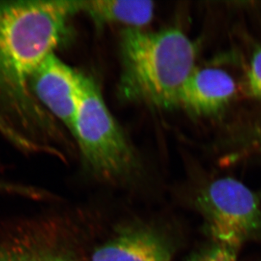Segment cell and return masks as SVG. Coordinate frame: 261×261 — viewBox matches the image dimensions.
Here are the masks:
<instances>
[{
	"label": "cell",
	"instance_id": "4",
	"mask_svg": "<svg viewBox=\"0 0 261 261\" xmlns=\"http://www.w3.org/2000/svg\"><path fill=\"white\" fill-rule=\"evenodd\" d=\"M186 195L211 241L237 251L249 242L261 243V195L244 182L232 177H205Z\"/></svg>",
	"mask_w": 261,
	"mask_h": 261
},
{
	"label": "cell",
	"instance_id": "11",
	"mask_svg": "<svg viewBox=\"0 0 261 261\" xmlns=\"http://www.w3.org/2000/svg\"><path fill=\"white\" fill-rule=\"evenodd\" d=\"M186 261H239V251L209 240L192 252Z\"/></svg>",
	"mask_w": 261,
	"mask_h": 261
},
{
	"label": "cell",
	"instance_id": "6",
	"mask_svg": "<svg viewBox=\"0 0 261 261\" xmlns=\"http://www.w3.org/2000/svg\"><path fill=\"white\" fill-rule=\"evenodd\" d=\"M85 74L62 61L55 53L36 69L30 88L46 111L73 134Z\"/></svg>",
	"mask_w": 261,
	"mask_h": 261
},
{
	"label": "cell",
	"instance_id": "5",
	"mask_svg": "<svg viewBox=\"0 0 261 261\" xmlns=\"http://www.w3.org/2000/svg\"><path fill=\"white\" fill-rule=\"evenodd\" d=\"M181 244V234L168 222L130 220L96 245L89 261H172Z\"/></svg>",
	"mask_w": 261,
	"mask_h": 261
},
{
	"label": "cell",
	"instance_id": "2",
	"mask_svg": "<svg viewBox=\"0 0 261 261\" xmlns=\"http://www.w3.org/2000/svg\"><path fill=\"white\" fill-rule=\"evenodd\" d=\"M118 96L156 109L177 107L180 91L195 70L197 47L184 31L123 30L119 42Z\"/></svg>",
	"mask_w": 261,
	"mask_h": 261
},
{
	"label": "cell",
	"instance_id": "3",
	"mask_svg": "<svg viewBox=\"0 0 261 261\" xmlns=\"http://www.w3.org/2000/svg\"><path fill=\"white\" fill-rule=\"evenodd\" d=\"M72 136L85 169L100 182L129 185L142 175L136 149L107 106L97 83L86 74Z\"/></svg>",
	"mask_w": 261,
	"mask_h": 261
},
{
	"label": "cell",
	"instance_id": "13",
	"mask_svg": "<svg viewBox=\"0 0 261 261\" xmlns=\"http://www.w3.org/2000/svg\"><path fill=\"white\" fill-rule=\"evenodd\" d=\"M1 190L5 191V192L15 193V194H20V195H27V196H33V198H41L42 196L40 190L0 181V191Z\"/></svg>",
	"mask_w": 261,
	"mask_h": 261
},
{
	"label": "cell",
	"instance_id": "10",
	"mask_svg": "<svg viewBox=\"0 0 261 261\" xmlns=\"http://www.w3.org/2000/svg\"><path fill=\"white\" fill-rule=\"evenodd\" d=\"M0 135L22 152L28 154H48L63 159L64 154L48 144L40 143L14 125L0 109Z\"/></svg>",
	"mask_w": 261,
	"mask_h": 261
},
{
	"label": "cell",
	"instance_id": "1",
	"mask_svg": "<svg viewBox=\"0 0 261 261\" xmlns=\"http://www.w3.org/2000/svg\"><path fill=\"white\" fill-rule=\"evenodd\" d=\"M77 13V1H0V109L23 133L45 143L64 137L35 98L30 81L66 40Z\"/></svg>",
	"mask_w": 261,
	"mask_h": 261
},
{
	"label": "cell",
	"instance_id": "8",
	"mask_svg": "<svg viewBox=\"0 0 261 261\" xmlns=\"http://www.w3.org/2000/svg\"><path fill=\"white\" fill-rule=\"evenodd\" d=\"M0 261L82 260L61 232L29 230L0 242Z\"/></svg>",
	"mask_w": 261,
	"mask_h": 261
},
{
	"label": "cell",
	"instance_id": "7",
	"mask_svg": "<svg viewBox=\"0 0 261 261\" xmlns=\"http://www.w3.org/2000/svg\"><path fill=\"white\" fill-rule=\"evenodd\" d=\"M236 93V82L228 72L195 68L180 91L177 107L194 116H216L229 106Z\"/></svg>",
	"mask_w": 261,
	"mask_h": 261
},
{
	"label": "cell",
	"instance_id": "9",
	"mask_svg": "<svg viewBox=\"0 0 261 261\" xmlns=\"http://www.w3.org/2000/svg\"><path fill=\"white\" fill-rule=\"evenodd\" d=\"M77 5L78 11L86 14L98 28L118 24L128 29H142L155 15V4L147 0L77 1Z\"/></svg>",
	"mask_w": 261,
	"mask_h": 261
},
{
	"label": "cell",
	"instance_id": "12",
	"mask_svg": "<svg viewBox=\"0 0 261 261\" xmlns=\"http://www.w3.org/2000/svg\"><path fill=\"white\" fill-rule=\"evenodd\" d=\"M245 82L247 94L261 102V46L252 54Z\"/></svg>",
	"mask_w": 261,
	"mask_h": 261
}]
</instances>
